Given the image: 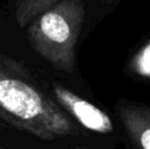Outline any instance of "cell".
<instances>
[{"instance_id":"1","label":"cell","mask_w":150,"mask_h":149,"mask_svg":"<svg viewBox=\"0 0 150 149\" xmlns=\"http://www.w3.org/2000/svg\"><path fill=\"white\" fill-rule=\"evenodd\" d=\"M0 119L42 140L74 136L76 124L36 82L0 63Z\"/></svg>"},{"instance_id":"2","label":"cell","mask_w":150,"mask_h":149,"mask_svg":"<svg viewBox=\"0 0 150 149\" xmlns=\"http://www.w3.org/2000/svg\"><path fill=\"white\" fill-rule=\"evenodd\" d=\"M84 15V0H61L29 24V44L53 67L74 74Z\"/></svg>"},{"instance_id":"3","label":"cell","mask_w":150,"mask_h":149,"mask_svg":"<svg viewBox=\"0 0 150 149\" xmlns=\"http://www.w3.org/2000/svg\"><path fill=\"white\" fill-rule=\"evenodd\" d=\"M53 98L69 116L74 118L82 127L96 133H112V119L101 108L96 107L91 102L83 99L78 94L59 83L52 86Z\"/></svg>"},{"instance_id":"4","label":"cell","mask_w":150,"mask_h":149,"mask_svg":"<svg viewBox=\"0 0 150 149\" xmlns=\"http://www.w3.org/2000/svg\"><path fill=\"white\" fill-rule=\"evenodd\" d=\"M116 111L134 148L150 149V108L134 102H120Z\"/></svg>"},{"instance_id":"5","label":"cell","mask_w":150,"mask_h":149,"mask_svg":"<svg viewBox=\"0 0 150 149\" xmlns=\"http://www.w3.org/2000/svg\"><path fill=\"white\" fill-rule=\"evenodd\" d=\"M59 1L61 0H15L13 11L16 21L20 26L29 25L40 13Z\"/></svg>"},{"instance_id":"6","label":"cell","mask_w":150,"mask_h":149,"mask_svg":"<svg viewBox=\"0 0 150 149\" xmlns=\"http://www.w3.org/2000/svg\"><path fill=\"white\" fill-rule=\"evenodd\" d=\"M130 75L141 79H150V38L128 61Z\"/></svg>"},{"instance_id":"7","label":"cell","mask_w":150,"mask_h":149,"mask_svg":"<svg viewBox=\"0 0 150 149\" xmlns=\"http://www.w3.org/2000/svg\"><path fill=\"white\" fill-rule=\"evenodd\" d=\"M120 1H121V0H99L100 5H101L103 8H105L107 11H109V9H112V8H115Z\"/></svg>"},{"instance_id":"8","label":"cell","mask_w":150,"mask_h":149,"mask_svg":"<svg viewBox=\"0 0 150 149\" xmlns=\"http://www.w3.org/2000/svg\"><path fill=\"white\" fill-rule=\"evenodd\" d=\"M0 149H4V148H3V147H0Z\"/></svg>"}]
</instances>
